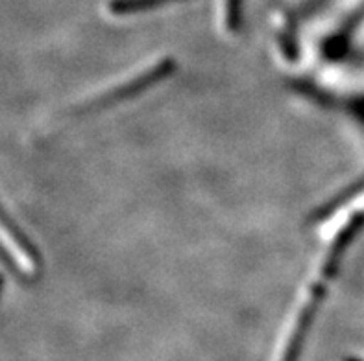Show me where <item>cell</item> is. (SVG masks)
Listing matches in <instances>:
<instances>
[{"label": "cell", "instance_id": "1", "mask_svg": "<svg viewBox=\"0 0 364 361\" xmlns=\"http://www.w3.org/2000/svg\"><path fill=\"white\" fill-rule=\"evenodd\" d=\"M0 225H2V227H4V229L8 231V233L11 234V236H14L15 242L18 243V247H23L24 251H28V255H32V256L36 255V252H32V247H30V243H28L26 240H24L23 234L18 233V229L14 225V221L9 220V216H6V212L2 211V206H0Z\"/></svg>", "mask_w": 364, "mask_h": 361}, {"label": "cell", "instance_id": "2", "mask_svg": "<svg viewBox=\"0 0 364 361\" xmlns=\"http://www.w3.org/2000/svg\"><path fill=\"white\" fill-rule=\"evenodd\" d=\"M0 289H2V274H0Z\"/></svg>", "mask_w": 364, "mask_h": 361}]
</instances>
